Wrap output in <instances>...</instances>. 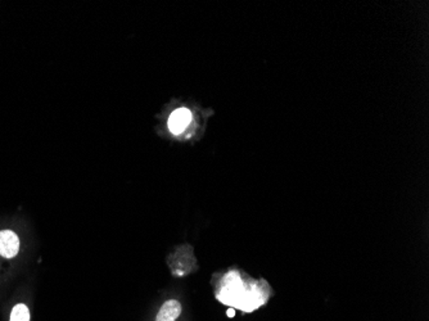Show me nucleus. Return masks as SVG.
Here are the masks:
<instances>
[{"label":"nucleus","mask_w":429,"mask_h":321,"mask_svg":"<svg viewBox=\"0 0 429 321\" xmlns=\"http://www.w3.org/2000/svg\"><path fill=\"white\" fill-rule=\"evenodd\" d=\"M20 251V238L12 230L0 231V256L13 259Z\"/></svg>","instance_id":"nucleus-1"},{"label":"nucleus","mask_w":429,"mask_h":321,"mask_svg":"<svg viewBox=\"0 0 429 321\" xmlns=\"http://www.w3.org/2000/svg\"><path fill=\"white\" fill-rule=\"evenodd\" d=\"M10 321H30V310L26 305L18 303L13 307Z\"/></svg>","instance_id":"nucleus-4"},{"label":"nucleus","mask_w":429,"mask_h":321,"mask_svg":"<svg viewBox=\"0 0 429 321\" xmlns=\"http://www.w3.org/2000/svg\"><path fill=\"white\" fill-rule=\"evenodd\" d=\"M158 313L162 315V316H166V318L177 320L179 318V315L181 313V305L179 303L178 300H168V302H165V303L162 305V307H161V310H159Z\"/></svg>","instance_id":"nucleus-3"},{"label":"nucleus","mask_w":429,"mask_h":321,"mask_svg":"<svg viewBox=\"0 0 429 321\" xmlns=\"http://www.w3.org/2000/svg\"><path fill=\"white\" fill-rule=\"evenodd\" d=\"M156 321H175L174 319H170V318H166V316H162V315H157V319Z\"/></svg>","instance_id":"nucleus-5"},{"label":"nucleus","mask_w":429,"mask_h":321,"mask_svg":"<svg viewBox=\"0 0 429 321\" xmlns=\"http://www.w3.org/2000/svg\"><path fill=\"white\" fill-rule=\"evenodd\" d=\"M192 114L187 108H179L174 111L168 118V129L172 134H181L190 124Z\"/></svg>","instance_id":"nucleus-2"}]
</instances>
